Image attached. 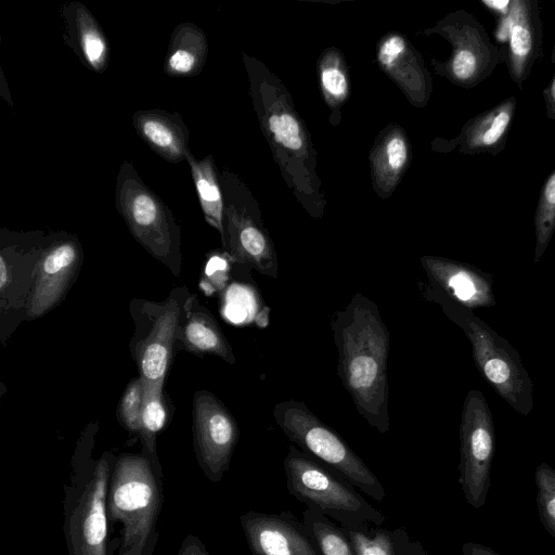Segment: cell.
I'll return each instance as SVG.
<instances>
[{
	"instance_id": "cell-4",
	"label": "cell",
	"mask_w": 555,
	"mask_h": 555,
	"mask_svg": "<svg viewBox=\"0 0 555 555\" xmlns=\"http://www.w3.org/2000/svg\"><path fill=\"white\" fill-rule=\"evenodd\" d=\"M286 488L306 507H313L348 529L383 525L386 515L370 504L330 467L291 446L284 460Z\"/></svg>"
},
{
	"instance_id": "cell-39",
	"label": "cell",
	"mask_w": 555,
	"mask_h": 555,
	"mask_svg": "<svg viewBox=\"0 0 555 555\" xmlns=\"http://www.w3.org/2000/svg\"><path fill=\"white\" fill-rule=\"evenodd\" d=\"M1 95L7 100V102L10 103V105H12V101H11V96H10V92L7 90V82H5V79H4V76H3V73L1 72Z\"/></svg>"
},
{
	"instance_id": "cell-22",
	"label": "cell",
	"mask_w": 555,
	"mask_h": 555,
	"mask_svg": "<svg viewBox=\"0 0 555 555\" xmlns=\"http://www.w3.org/2000/svg\"><path fill=\"white\" fill-rule=\"evenodd\" d=\"M177 344L188 352L214 354L235 363L232 348L218 322L195 294H189L184 300L176 332Z\"/></svg>"
},
{
	"instance_id": "cell-36",
	"label": "cell",
	"mask_w": 555,
	"mask_h": 555,
	"mask_svg": "<svg viewBox=\"0 0 555 555\" xmlns=\"http://www.w3.org/2000/svg\"><path fill=\"white\" fill-rule=\"evenodd\" d=\"M462 553L463 555H501L491 547L476 542L464 543Z\"/></svg>"
},
{
	"instance_id": "cell-34",
	"label": "cell",
	"mask_w": 555,
	"mask_h": 555,
	"mask_svg": "<svg viewBox=\"0 0 555 555\" xmlns=\"http://www.w3.org/2000/svg\"><path fill=\"white\" fill-rule=\"evenodd\" d=\"M551 62L554 66V72H553L550 82L543 90V99H544L546 116L552 121H555V40H554L552 52H551Z\"/></svg>"
},
{
	"instance_id": "cell-37",
	"label": "cell",
	"mask_w": 555,
	"mask_h": 555,
	"mask_svg": "<svg viewBox=\"0 0 555 555\" xmlns=\"http://www.w3.org/2000/svg\"><path fill=\"white\" fill-rule=\"evenodd\" d=\"M179 555H209V554H207L206 551L202 546L190 542L189 544H184L183 547H181Z\"/></svg>"
},
{
	"instance_id": "cell-7",
	"label": "cell",
	"mask_w": 555,
	"mask_h": 555,
	"mask_svg": "<svg viewBox=\"0 0 555 555\" xmlns=\"http://www.w3.org/2000/svg\"><path fill=\"white\" fill-rule=\"evenodd\" d=\"M159 505V489L147 460L138 455L120 456L107 495L109 517L122 526L118 555H150Z\"/></svg>"
},
{
	"instance_id": "cell-8",
	"label": "cell",
	"mask_w": 555,
	"mask_h": 555,
	"mask_svg": "<svg viewBox=\"0 0 555 555\" xmlns=\"http://www.w3.org/2000/svg\"><path fill=\"white\" fill-rule=\"evenodd\" d=\"M223 194L222 248L232 261L275 279L278 257L260 209L243 181L233 172L219 173Z\"/></svg>"
},
{
	"instance_id": "cell-17",
	"label": "cell",
	"mask_w": 555,
	"mask_h": 555,
	"mask_svg": "<svg viewBox=\"0 0 555 555\" xmlns=\"http://www.w3.org/2000/svg\"><path fill=\"white\" fill-rule=\"evenodd\" d=\"M43 232L14 233L2 230L0 251L1 308H26L37 266L46 246Z\"/></svg>"
},
{
	"instance_id": "cell-35",
	"label": "cell",
	"mask_w": 555,
	"mask_h": 555,
	"mask_svg": "<svg viewBox=\"0 0 555 555\" xmlns=\"http://www.w3.org/2000/svg\"><path fill=\"white\" fill-rule=\"evenodd\" d=\"M481 4L488 10L493 11L496 14V17H500L508 14L512 7V0H482Z\"/></svg>"
},
{
	"instance_id": "cell-6",
	"label": "cell",
	"mask_w": 555,
	"mask_h": 555,
	"mask_svg": "<svg viewBox=\"0 0 555 555\" xmlns=\"http://www.w3.org/2000/svg\"><path fill=\"white\" fill-rule=\"evenodd\" d=\"M273 417L294 443L301 451L359 488L364 494L377 502H383L386 491L376 475L363 460L332 428L315 416L308 406L294 399L276 403Z\"/></svg>"
},
{
	"instance_id": "cell-10",
	"label": "cell",
	"mask_w": 555,
	"mask_h": 555,
	"mask_svg": "<svg viewBox=\"0 0 555 555\" xmlns=\"http://www.w3.org/2000/svg\"><path fill=\"white\" fill-rule=\"evenodd\" d=\"M428 33L438 34L450 43V56L442 62L433 61V65L457 87H477L503 62L501 48L492 42L476 16L465 10L449 13Z\"/></svg>"
},
{
	"instance_id": "cell-11",
	"label": "cell",
	"mask_w": 555,
	"mask_h": 555,
	"mask_svg": "<svg viewBox=\"0 0 555 555\" xmlns=\"http://www.w3.org/2000/svg\"><path fill=\"white\" fill-rule=\"evenodd\" d=\"M494 453L495 430L489 404L481 391L469 390L461 415L459 483L466 502L476 509L487 501Z\"/></svg>"
},
{
	"instance_id": "cell-31",
	"label": "cell",
	"mask_w": 555,
	"mask_h": 555,
	"mask_svg": "<svg viewBox=\"0 0 555 555\" xmlns=\"http://www.w3.org/2000/svg\"><path fill=\"white\" fill-rule=\"evenodd\" d=\"M534 480L540 521L544 529L555 538V469L542 462L535 468Z\"/></svg>"
},
{
	"instance_id": "cell-32",
	"label": "cell",
	"mask_w": 555,
	"mask_h": 555,
	"mask_svg": "<svg viewBox=\"0 0 555 555\" xmlns=\"http://www.w3.org/2000/svg\"><path fill=\"white\" fill-rule=\"evenodd\" d=\"M144 389V388H143ZM166 422L163 389H144L140 436L150 449L155 451V438Z\"/></svg>"
},
{
	"instance_id": "cell-23",
	"label": "cell",
	"mask_w": 555,
	"mask_h": 555,
	"mask_svg": "<svg viewBox=\"0 0 555 555\" xmlns=\"http://www.w3.org/2000/svg\"><path fill=\"white\" fill-rule=\"evenodd\" d=\"M138 135L163 159L178 164L186 160L190 131L178 113L164 109H140L132 116Z\"/></svg>"
},
{
	"instance_id": "cell-19",
	"label": "cell",
	"mask_w": 555,
	"mask_h": 555,
	"mask_svg": "<svg viewBox=\"0 0 555 555\" xmlns=\"http://www.w3.org/2000/svg\"><path fill=\"white\" fill-rule=\"evenodd\" d=\"M377 63L416 106L427 104L433 81L423 59L409 40L398 33L385 35L377 47Z\"/></svg>"
},
{
	"instance_id": "cell-14",
	"label": "cell",
	"mask_w": 555,
	"mask_h": 555,
	"mask_svg": "<svg viewBox=\"0 0 555 555\" xmlns=\"http://www.w3.org/2000/svg\"><path fill=\"white\" fill-rule=\"evenodd\" d=\"M502 44L511 79L522 89L542 49V22L537 0H512L507 15L496 17L494 30Z\"/></svg>"
},
{
	"instance_id": "cell-12",
	"label": "cell",
	"mask_w": 555,
	"mask_h": 555,
	"mask_svg": "<svg viewBox=\"0 0 555 555\" xmlns=\"http://www.w3.org/2000/svg\"><path fill=\"white\" fill-rule=\"evenodd\" d=\"M81 262L82 249L76 236L64 232L48 234L25 308L27 319L40 318L63 300Z\"/></svg>"
},
{
	"instance_id": "cell-16",
	"label": "cell",
	"mask_w": 555,
	"mask_h": 555,
	"mask_svg": "<svg viewBox=\"0 0 555 555\" xmlns=\"http://www.w3.org/2000/svg\"><path fill=\"white\" fill-rule=\"evenodd\" d=\"M240 521L254 555H323L302 520L288 511H249Z\"/></svg>"
},
{
	"instance_id": "cell-24",
	"label": "cell",
	"mask_w": 555,
	"mask_h": 555,
	"mask_svg": "<svg viewBox=\"0 0 555 555\" xmlns=\"http://www.w3.org/2000/svg\"><path fill=\"white\" fill-rule=\"evenodd\" d=\"M410 143L397 125L385 128L370 153L371 176L375 192L387 198L392 194L410 160Z\"/></svg>"
},
{
	"instance_id": "cell-27",
	"label": "cell",
	"mask_w": 555,
	"mask_h": 555,
	"mask_svg": "<svg viewBox=\"0 0 555 555\" xmlns=\"http://www.w3.org/2000/svg\"><path fill=\"white\" fill-rule=\"evenodd\" d=\"M340 528L356 555H408L411 539L404 527L395 530L379 526L357 530Z\"/></svg>"
},
{
	"instance_id": "cell-9",
	"label": "cell",
	"mask_w": 555,
	"mask_h": 555,
	"mask_svg": "<svg viewBox=\"0 0 555 555\" xmlns=\"http://www.w3.org/2000/svg\"><path fill=\"white\" fill-rule=\"evenodd\" d=\"M188 296V289L179 287L162 302L135 299L131 304L135 332L130 340V351L144 389L164 387L177 326Z\"/></svg>"
},
{
	"instance_id": "cell-13",
	"label": "cell",
	"mask_w": 555,
	"mask_h": 555,
	"mask_svg": "<svg viewBox=\"0 0 555 555\" xmlns=\"http://www.w3.org/2000/svg\"><path fill=\"white\" fill-rule=\"evenodd\" d=\"M193 431L198 461L214 481L228 470L238 439L235 418L211 392L197 391L193 400Z\"/></svg>"
},
{
	"instance_id": "cell-26",
	"label": "cell",
	"mask_w": 555,
	"mask_h": 555,
	"mask_svg": "<svg viewBox=\"0 0 555 555\" xmlns=\"http://www.w3.org/2000/svg\"><path fill=\"white\" fill-rule=\"evenodd\" d=\"M186 162L206 222L223 235V194L219 171L212 155L196 158L189 153Z\"/></svg>"
},
{
	"instance_id": "cell-1",
	"label": "cell",
	"mask_w": 555,
	"mask_h": 555,
	"mask_svg": "<svg viewBox=\"0 0 555 555\" xmlns=\"http://www.w3.org/2000/svg\"><path fill=\"white\" fill-rule=\"evenodd\" d=\"M337 373L358 413L380 434L389 431L387 362L390 336L378 307L357 293L331 319Z\"/></svg>"
},
{
	"instance_id": "cell-38",
	"label": "cell",
	"mask_w": 555,
	"mask_h": 555,
	"mask_svg": "<svg viewBox=\"0 0 555 555\" xmlns=\"http://www.w3.org/2000/svg\"><path fill=\"white\" fill-rule=\"evenodd\" d=\"M408 555H429L418 541H412L409 545Z\"/></svg>"
},
{
	"instance_id": "cell-15",
	"label": "cell",
	"mask_w": 555,
	"mask_h": 555,
	"mask_svg": "<svg viewBox=\"0 0 555 555\" xmlns=\"http://www.w3.org/2000/svg\"><path fill=\"white\" fill-rule=\"evenodd\" d=\"M108 479L109 465L103 456L70 514L69 555H106Z\"/></svg>"
},
{
	"instance_id": "cell-3",
	"label": "cell",
	"mask_w": 555,
	"mask_h": 555,
	"mask_svg": "<svg viewBox=\"0 0 555 555\" xmlns=\"http://www.w3.org/2000/svg\"><path fill=\"white\" fill-rule=\"evenodd\" d=\"M424 292L463 330L470 341L475 364L485 380L513 410L529 415L533 408V385L517 350L473 310L451 300L430 285Z\"/></svg>"
},
{
	"instance_id": "cell-5",
	"label": "cell",
	"mask_w": 555,
	"mask_h": 555,
	"mask_svg": "<svg viewBox=\"0 0 555 555\" xmlns=\"http://www.w3.org/2000/svg\"><path fill=\"white\" fill-rule=\"evenodd\" d=\"M115 204L135 241L179 276L181 229L168 206L143 182L127 159L120 165L116 178Z\"/></svg>"
},
{
	"instance_id": "cell-28",
	"label": "cell",
	"mask_w": 555,
	"mask_h": 555,
	"mask_svg": "<svg viewBox=\"0 0 555 555\" xmlns=\"http://www.w3.org/2000/svg\"><path fill=\"white\" fill-rule=\"evenodd\" d=\"M320 83L326 104L338 112L349 94L347 68L341 53L336 49L323 52L319 64Z\"/></svg>"
},
{
	"instance_id": "cell-21",
	"label": "cell",
	"mask_w": 555,
	"mask_h": 555,
	"mask_svg": "<svg viewBox=\"0 0 555 555\" xmlns=\"http://www.w3.org/2000/svg\"><path fill=\"white\" fill-rule=\"evenodd\" d=\"M63 39L90 70L102 74L109 62L108 41L101 25L81 2L70 1L61 9Z\"/></svg>"
},
{
	"instance_id": "cell-20",
	"label": "cell",
	"mask_w": 555,
	"mask_h": 555,
	"mask_svg": "<svg viewBox=\"0 0 555 555\" xmlns=\"http://www.w3.org/2000/svg\"><path fill=\"white\" fill-rule=\"evenodd\" d=\"M517 106L508 96L495 106L468 119L448 151L456 149L463 155H498L505 149Z\"/></svg>"
},
{
	"instance_id": "cell-2",
	"label": "cell",
	"mask_w": 555,
	"mask_h": 555,
	"mask_svg": "<svg viewBox=\"0 0 555 555\" xmlns=\"http://www.w3.org/2000/svg\"><path fill=\"white\" fill-rule=\"evenodd\" d=\"M249 90L262 133L282 175L313 218L324 210L310 134L281 80L260 61L243 54Z\"/></svg>"
},
{
	"instance_id": "cell-30",
	"label": "cell",
	"mask_w": 555,
	"mask_h": 555,
	"mask_svg": "<svg viewBox=\"0 0 555 555\" xmlns=\"http://www.w3.org/2000/svg\"><path fill=\"white\" fill-rule=\"evenodd\" d=\"M555 232V169L544 181L534 214V263H539Z\"/></svg>"
},
{
	"instance_id": "cell-25",
	"label": "cell",
	"mask_w": 555,
	"mask_h": 555,
	"mask_svg": "<svg viewBox=\"0 0 555 555\" xmlns=\"http://www.w3.org/2000/svg\"><path fill=\"white\" fill-rule=\"evenodd\" d=\"M207 56L208 41L203 29L194 23H180L171 33L164 72L172 78L196 76Z\"/></svg>"
},
{
	"instance_id": "cell-29",
	"label": "cell",
	"mask_w": 555,
	"mask_h": 555,
	"mask_svg": "<svg viewBox=\"0 0 555 555\" xmlns=\"http://www.w3.org/2000/svg\"><path fill=\"white\" fill-rule=\"evenodd\" d=\"M302 522L317 541L323 555H356L340 526L313 507H306Z\"/></svg>"
},
{
	"instance_id": "cell-18",
	"label": "cell",
	"mask_w": 555,
	"mask_h": 555,
	"mask_svg": "<svg viewBox=\"0 0 555 555\" xmlns=\"http://www.w3.org/2000/svg\"><path fill=\"white\" fill-rule=\"evenodd\" d=\"M421 266L429 285L451 300L470 310L495 306L493 278L479 268L431 255L423 256Z\"/></svg>"
},
{
	"instance_id": "cell-33",
	"label": "cell",
	"mask_w": 555,
	"mask_h": 555,
	"mask_svg": "<svg viewBox=\"0 0 555 555\" xmlns=\"http://www.w3.org/2000/svg\"><path fill=\"white\" fill-rule=\"evenodd\" d=\"M143 383L140 377L132 379L127 386L119 403L120 423L132 433H140L143 406Z\"/></svg>"
}]
</instances>
